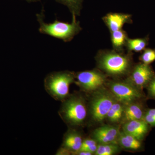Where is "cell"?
I'll return each instance as SVG.
<instances>
[{
	"mask_svg": "<svg viewBox=\"0 0 155 155\" xmlns=\"http://www.w3.org/2000/svg\"><path fill=\"white\" fill-rule=\"evenodd\" d=\"M62 103L58 114L64 122L69 127L84 126L89 116L88 106L84 97L80 94H70Z\"/></svg>",
	"mask_w": 155,
	"mask_h": 155,
	"instance_id": "cell-1",
	"label": "cell"
},
{
	"mask_svg": "<svg viewBox=\"0 0 155 155\" xmlns=\"http://www.w3.org/2000/svg\"><path fill=\"white\" fill-rule=\"evenodd\" d=\"M96 61L101 70L107 75L114 77L129 74L133 67L130 54H125L115 50L100 52Z\"/></svg>",
	"mask_w": 155,
	"mask_h": 155,
	"instance_id": "cell-2",
	"label": "cell"
},
{
	"mask_svg": "<svg viewBox=\"0 0 155 155\" xmlns=\"http://www.w3.org/2000/svg\"><path fill=\"white\" fill-rule=\"evenodd\" d=\"M72 16L71 23L62 22L56 19L52 23H47L44 20V10L43 9L40 14L36 15L40 25L39 31L41 33L62 40L66 42L71 41L82 29L80 22L76 19V16Z\"/></svg>",
	"mask_w": 155,
	"mask_h": 155,
	"instance_id": "cell-3",
	"label": "cell"
},
{
	"mask_svg": "<svg viewBox=\"0 0 155 155\" xmlns=\"http://www.w3.org/2000/svg\"><path fill=\"white\" fill-rule=\"evenodd\" d=\"M75 81L74 72L67 70L52 72L45 78V90L53 99L63 102L70 95L69 87Z\"/></svg>",
	"mask_w": 155,
	"mask_h": 155,
	"instance_id": "cell-4",
	"label": "cell"
},
{
	"mask_svg": "<svg viewBox=\"0 0 155 155\" xmlns=\"http://www.w3.org/2000/svg\"><path fill=\"white\" fill-rule=\"evenodd\" d=\"M88 106L89 116L94 123L101 124L116 100L104 87L93 92Z\"/></svg>",
	"mask_w": 155,
	"mask_h": 155,
	"instance_id": "cell-5",
	"label": "cell"
},
{
	"mask_svg": "<svg viewBox=\"0 0 155 155\" xmlns=\"http://www.w3.org/2000/svg\"><path fill=\"white\" fill-rule=\"evenodd\" d=\"M107 87L116 99L125 105L134 102L147 99L143 91L137 88L127 79L111 81L107 83Z\"/></svg>",
	"mask_w": 155,
	"mask_h": 155,
	"instance_id": "cell-6",
	"label": "cell"
},
{
	"mask_svg": "<svg viewBox=\"0 0 155 155\" xmlns=\"http://www.w3.org/2000/svg\"><path fill=\"white\" fill-rule=\"evenodd\" d=\"M106 82V75L97 69L86 70L75 73L74 83L84 92L92 93L104 86Z\"/></svg>",
	"mask_w": 155,
	"mask_h": 155,
	"instance_id": "cell-7",
	"label": "cell"
},
{
	"mask_svg": "<svg viewBox=\"0 0 155 155\" xmlns=\"http://www.w3.org/2000/svg\"><path fill=\"white\" fill-rule=\"evenodd\" d=\"M127 80L137 88L143 91L154 77L155 72L150 65L140 63L132 67Z\"/></svg>",
	"mask_w": 155,
	"mask_h": 155,
	"instance_id": "cell-8",
	"label": "cell"
},
{
	"mask_svg": "<svg viewBox=\"0 0 155 155\" xmlns=\"http://www.w3.org/2000/svg\"><path fill=\"white\" fill-rule=\"evenodd\" d=\"M119 125H106L97 127L93 131L91 137L98 144L117 143L120 133Z\"/></svg>",
	"mask_w": 155,
	"mask_h": 155,
	"instance_id": "cell-9",
	"label": "cell"
},
{
	"mask_svg": "<svg viewBox=\"0 0 155 155\" xmlns=\"http://www.w3.org/2000/svg\"><path fill=\"white\" fill-rule=\"evenodd\" d=\"M122 130L143 141L152 127L143 119L128 121L122 124Z\"/></svg>",
	"mask_w": 155,
	"mask_h": 155,
	"instance_id": "cell-10",
	"label": "cell"
},
{
	"mask_svg": "<svg viewBox=\"0 0 155 155\" xmlns=\"http://www.w3.org/2000/svg\"><path fill=\"white\" fill-rule=\"evenodd\" d=\"M146 99L134 102L125 106L121 124L128 121L143 119L147 108Z\"/></svg>",
	"mask_w": 155,
	"mask_h": 155,
	"instance_id": "cell-11",
	"label": "cell"
},
{
	"mask_svg": "<svg viewBox=\"0 0 155 155\" xmlns=\"http://www.w3.org/2000/svg\"><path fill=\"white\" fill-rule=\"evenodd\" d=\"M84 139L81 133L76 128L69 127L64 134L61 147L74 155L81 149Z\"/></svg>",
	"mask_w": 155,
	"mask_h": 155,
	"instance_id": "cell-12",
	"label": "cell"
},
{
	"mask_svg": "<svg viewBox=\"0 0 155 155\" xmlns=\"http://www.w3.org/2000/svg\"><path fill=\"white\" fill-rule=\"evenodd\" d=\"M103 19L110 33L122 29L125 24L132 22L130 14L123 13H109L103 17Z\"/></svg>",
	"mask_w": 155,
	"mask_h": 155,
	"instance_id": "cell-13",
	"label": "cell"
},
{
	"mask_svg": "<svg viewBox=\"0 0 155 155\" xmlns=\"http://www.w3.org/2000/svg\"><path fill=\"white\" fill-rule=\"evenodd\" d=\"M117 143L122 149L132 151L141 150L143 148V141L121 130Z\"/></svg>",
	"mask_w": 155,
	"mask_h": 155,
	"instance_id": "cell-14",
	"label": "cell"
},
{
	"mask_svg": "<svg viewBox=\"0 0 155 155\" xmlns=\"http://www.w3.org/2000/svg\"><path fill=\"white\" fill-rule=\"evenodd\" d=\"M125 105L116 100L107 114L106 120L111 125L121 124Z\"/></svg>",
	"mask_w": 155,
	"mask_h": 155,
	"instance_id": "cell-15",
	"label": "cell"
},
{
	"mask_svg": "<svg viewBox=\"0 0 155 155\" xmlns=\"http://www.w3.org/2000/svg\"><path fill=\"white\" fill-rule=\"evenodd\" d=\"M110 33L111 42L114 50L122 52L128 38L127 33L122 29Z\"/></svg>",
	"mask_w": 155,
	"mask_h": 155,
	"instance_id": "cell-16",
	"label": "cell"
},
{
	"mask_svg": "<svg viewBox=\"0 0 155 155\" xmlns=\"http://www.w3.org/2000/svg\"><path fill=\"white\" fill-rule=\"evenodd\" d=\"M149 38L147 36L143 38H127L126 46L129 52L134 51L135 52H142L149 44Z\"/></svg>",
	"mask_w": 155,
	"mask_h": 155,
	"instance_id": "cell-17",
	"label": "cell"
},
{
	"mask_svg": "<svg viewBox=\"0 0 155 155\" xmlns=\"http://www.w3.org/2000/svg\"><path fill=\"white\" fill-rule=\"evenodd\" d=\"M122 149L118 143L98 144L95 155H114L120 152Z\"/></svg>",
	"mask_w": 155,
	"mask_h": 155,
	"instance_id": "cell-18",
	"label": "cell"
},
{
	"mask_svg": "<svg viewBox=\"0 0 155 155\" xmlns=\"http://www.w3.org/2000/svg\"><path fill=\"white\" fill-rule=\"evenodd\" d=\"M67 7L72 15L79 16L84 0H55Z\"/></svg>",
	"mask_w": 155,
	"mask_h": 155,
	"instance_id": "cell-19",
	"label": "cell"
},
{
	"mask_svg": "<svg viewBox=\"0 0 155 155\" xmlns=\"http://www.w3.org/2000/svg\"><path fill=\"white\" fill-rule=\"evenodd\" d=\"M141 63L150 65L155 61V49L146 48L139 57Z\"/></svg>",
	"mask_w": 155,
	"mask_h": 155,
	"instance_id": "cell-20",
	"label": "cell"
},
{
	"mask_svg": "<svg viewBox=\"0 0 155 155\" xmlns=\"http://www.w3.org/2000/svg\"><path fill=\"white\" fill-rule=\"evenodd\" d=\"M98 144L97 142L92 137L84 138L79 150L86 151L94 155L97 148Z\"/></svg>",
	"mask_w": 155,
	"mask_h": 155,
	"instance_id": "cell-21",
	"label": "cell"
},
{
	"mask_svg": "<svg viewBox=\"0 0 155 155\" xmlns=\"http://www.w3.org/2000/svg\"><path fill=\"white\" fill-rule=\"evenodd\" d=\"M143 119L151 127H155V108H147Z\"/></svg>",
	"mask_w": 155,
	"mask_h": 155,
	"instance_id": "cell-22",
	"label": "cell"
},
{
	"mask_svg": "<svg viewBox=\"0 0 155 155\" xmlns=\"http://www.w3.org/2000/svg\"><path fill=\"white\" fill-rule=\"evenodd\" d=\"M147 94V99L155 100V75L148 84L146 88Z\"/></svg>",
	"mask_w": 155,
	"mask_h": 155,
	"instance_id": "cell-23",
	"label": "cell"
},
{
	"mask_svg": "<svg viewBox=\"0 0 155 155\" xmlns=\"http://www.w3.org/2000/svg\"><path fill=\"white\" fill-rule=\"evenodd\" d=\"M56 155H72L71 152L65 148L61 147L57 151Z\"/></svg>",
	"mask_w": 155,
	"mask_h": 155,
	"instance_id": "cell-24",
	"label": "cell"
},
{
	"mask_svg": "<svg viewBox=\"0 0 155 155\" xmlns=\"http://www.w3.org/2000/svg\"><path fill=\"white\" fill-rule=\"evenodd\" d=\"M76 155H93L91 153L89 152L86 151L84 150H79L77 152L75 153V154Z\"/></svg>",
	"mask_w": 155,
	"mask_h": 155,
	"instance_id": "cell-25",
	"label": "cell"
},
{
	"mask_svg": "<svg viewBox=\"0 0 155 155\" xmlns=\"http://www.w3.org/2000/svg\"><path fill=\"white\" fill-rule=\"evenodd\" d=\"M22 1H25L26 2H39L41 0H22Z\"/></svg>",
	"mask_w": 155,
	"mask_h": 155,
	"instance_id": "cell-26",
	"label": "cell"
}]
</instances>
